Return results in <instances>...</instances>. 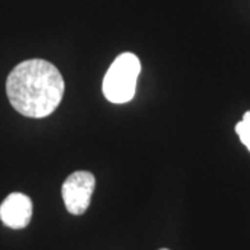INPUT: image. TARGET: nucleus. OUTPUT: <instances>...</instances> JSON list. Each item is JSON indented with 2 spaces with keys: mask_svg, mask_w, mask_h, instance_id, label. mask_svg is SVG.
<instances>
[{
  "mask_svg": "<svg viewBox=\"0 0 250 250\" xmlns=\"http://www.w3.org/2000/svg\"><path fill=\"white\" fill-rule=\"evenodd\" d=\"M235 131H236V134L239 136L241 142L248 147V150L250 152V110L245 113L242 121H239L236 124Z\"/></svg>",
  "mask_w": 250,
  "mask_h": 250,
  "instance_id": "obj_5",
  "label": "nucleus"
},
{
  "mask_svg": "<svg viewBox=\"0 0 250 250\" xmlns=\"http://www.w3.org/2000/svg\"><path fill=\"white\" fill-rule=\"evenodd\" d=\"M32 218V200L31 197L13 192L0 205V220L11 229H22Z\"/></svg>",
  "mask_w": 250,
  "mask_h": 250,
  "instance_id": "obj_4",
  "label": "nucleus"
},
{
  "mask_svg": "<svg viewBox=\"0 0 250 250\" xmlns=\"http://www.w3.org/2000/svg\"><path fill=\"white\" fill-rule=\"evenodd\" d=\"M141 74L138 56L125 52L117 56L103 78L102 90L104 98L114 104H124L135 96L136 81Z\"/></svg>",
  "mask_w": 250,
  "mask_h": 250,
  "instance_id": "obj_2",
  "label": "nucleus"
},
{
  "mask_svg": "<svg viewBox=\"0 0 250 250\" xmlns=\"http://www.w3.org/2000/svg\"><path fill=\"white\" fill-rule=\"evenodd\" d=\"M160 250H168V249H160Z\"/></svg>",
  "mask_w": 250,
  "mask_h": 250,
  "instance_id": "obj_6",
  "label": "nucleus"
},
{
  "mask_svg": "<svg viewBox=\"0 0 250 250\" xmlns=\"http://www.w3.org/2000/svg\"><path fill=\"white\" fill-rule=\"evenodd\" d=\"M65 83L52 62L31 59L16 65L6 81V92L16 111L29 118L50 116L62 103Z\"/></svg>",
  "mask_w": 250,
  "mask_h": 250,
  "instance_id": "obj_1",
  "label": "nucleus"
},
{
  "mask_svg": "<svg viewBox=\"0 0 250 250\" xmlns=\"http://www.w3.org/2000/svg\"><path fill=\"white\" fill-rule=\"evenodd\" d=\"M95 185L96 178L89 171L72 172L62 187V196L67 211L74 215L83 214L90 205Z\"/></svg>",
  "mask_w": 250,
  "mask_h": 250,
  "instance_id": "obj_3",
  "label": "nucleus"
}]
</instances>
